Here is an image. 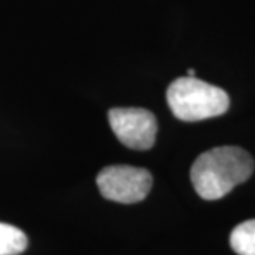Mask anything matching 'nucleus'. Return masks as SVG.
I'll return each instance as SVG.
<instances>
[{"mask_svg":"<svg viewBox=\"0 0 255 255\" xmlns=\"http://www.w3.org/2000/svg\"><path fill=\"white\" fill-rule=\"evenodd\" d=\"M254 172V159L237 146H221L201 153L191 166L190 179L204 200H219Z\"/></svg>","mask_w":255,"mask_h":255,"instance_id":"nucleus-1","label":"nucleus"},{"mask_svg":"<svg viewBox=\"0 0 255 255\" xmlns=\"http://www.w3.org/2000/svg\"><path fill=\"white\" fill-rule=\"evenodd\" d=\"M166 100L174 117L186 122L220 117L230 108L227 92L196 77L174 80L167 88Z\"/></svg>","mask_w":255,"mask_h":255,"instance_id":"nucleus-2","label":"nucleus"},{"mask_svg":"<svg viewBox=\"0 0 255 255\" xmlns=\"http://www.w3.org/2000/svg\"><path fill=\"white\" fill-rule=\"evenodd\" d=\"M97 184L105 199L122 204H133L149 194L153 177L143 167L115 164L101 170L97 176Z\"/></svg>","mask_w":255,"mask_h":255,"instance_id":"nucleus-3","label":"nucleus"},{"mask_svg":"<svg viewBox=\"0 0 255 255\" xmlns=\"http://www.w3.org/2000/svg\"><path fill=\"white\" fill-rule=\"evenodd\" d=\"M110 125L119 142L133 150H147L155 145L157 122L150 111L143 108H112Z\"/></svg>","mask_w":255,"mask_h":255,"instance_id":"nucleus-4","label":"nucleus"},{"mask_svg":"<svg viewBox=\"0 0 255 255\" xmlns=\"http://www.w3.org/2000/svg\"><path fill=\"white\" fill-rule=\"evenodd\" d=\"M230 246L238 255H255V219L247 220L231 231Z\"/></svg>","mask_w":255,"mask_h":255,"instance_id":"nucleus-5","label":"nucleus"},{"mask_svg":"<svg viewBox=\"0 0 255 255\" xmlns=\"http://www.w3.org/2000/svg\"><path fill=\"white\" fill-rule=\"evenodd\" d=\"M27 237L20 228L0 223V255H18L27 248Z\"/></svg>","mask_w":255,"mask_h":255,"instance_id":"nucleus-6","label":"nucleus"},{"mask_svg":"<svg viewBox=\"0 0 255 255\" xmlns=\"http://www.w3.org/2000/svg\"><path fill=\"white\" fill-rule=\"evenodd\" d=\"M187 77H196V73H194V70L190 68L189 71H187Z\"/></svg>","mask_w":255,"mask_h":255,"instance_id":"nucleus-7","label":"nucleus"}]
</instances>
